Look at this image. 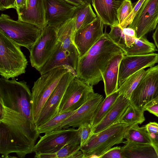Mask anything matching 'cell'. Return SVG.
I'll return each instance as SVG.
<instances>
[{
	"label": "cell",
	"mask_w": 158,
	"mask_h": 158,
	"mask_svg": "<svg viewBox=\"0 0 158 158\" xmlns=\"http://www.w3.org/2000/svg\"><path fill=\"white\" fill-rule=\"evenodd\" d=\"M40 134L35 124L20 113L0 103V154L23 158L33 152Z\"/></svg>",
	"instance_id": "6da1fadb"
},
{
	"label": "cell",
	"mask_w": 158,
	"mask_h": 158,
	"mask_svg": "<svg viewBox=\"0 0 158 158\" xmlns=\"http://www.w3.org/2000/svg\"><path fill=\"white\" fill-rule=\"evenodd\" d=\"M125 52L105 32L83 56L79 57L76 69L77 77L92 86L103 80L102 75L111 59Z\"/></svg>",
	"instance_id": "7a4b0ae2"
},
{
	"label": "cell",
	"mask_w": 158,
	"mask_h": 158,
	"mask_svg": "<svg viewBox=\"0 0 158 158\" xmlns=\"http://www.w3.org/2000/svg\"><path fill=\"white\" fill-rule=\"evenodd\" d=\"M0 103L20 113L35 123L32 114L31 92L27 82L0 79Z\"/></svg>",
	"instance_id": "3957f363"
},
{
	"label": "cell",
	"mask_w": 158,
	"mask_h": 158,
	"mask_svg": "<svg viewBox=\"0 0 158 158\" xmlns=\"http://www.w3.org/2000/svg\"><path fill=\"white\" fill-rule=\"evenodd\" d=\"M70 71L75 76L76 70L72 68L62 66L54 68L41 75L35 81L31 89L32 114L35 123L50 96L56 87L63 76Z\"/></svg>",
	"instance_id": "277c9868"
},
{
	"label": "cell",
	"mask_w": 158,
	"mask_h": 158,
	"mask_svg": "<svg viewBox=\"0 0 158 158\" xmlns=\"http://www.w3.org/2000/svg\"><path fill=\"white\" fill-rule=\"evenodd\" d=\"M21 46L0 30V74L9 79L26 73L28 61Z\"/></svg>",
	"instance_id": "5b68a950"
},
{
	"label": "cell",
	"mask_w": 158,
	"mask_h": 158,
	"mask_svg": "<svg viewBox=\"0 0 158 158\" xmlns=\"http://www.w3.org/2000/svg\"><path fill=\"white\" fill-rule=\"evenodd\" d=\"M130 126L118 123L98 133H93L80 150L84 158H98L113 146L123 142L126 131Z\"/></svg>",
	"instance_id": "8992f818"
},
{
	"label": "cell",
	"mask_w": 158,
	"mask_h": 158,
	"mask_svg": "<svg viewBox=\"0 0 158 158\" xmlns=\"http://www.w3.org/2000/svg\"><path fill=\"white\" fill-rule=\"evenodd\" d=\"M0 30L14 42L29 51L42 30L28 22L14 20L4 14L0 17Z\"/></svg>",
	"instance_id": "52a82bcc"
},
{
	"label": "cell",
	"mask_w": 158,
	"mask_h": 158,
	"mask_svg": "<svg viewBox=\"0 0 158 158\" xmlns=\"http://www.w3.org/2000/svg\"><path fill=\"white\" fill-rule=\"evenodd\" d=\"M78 128H69L55 130L40 135V139L34 147L35 154L55 153L65 146L80 143Z\"/></svg>",
	"instance_id": "ba28073f"
},
{
	"label": "cell",
	"mask_w": 158,
	"mask_h": 158,
	"mask_svg": "<svg viewBox=\"0 0 158 158\" xmlns=\"http://www.w3.org/2000/svg\"><path fill=\"white\" fill-rule=\"evenodd\" d=\"M58 41L56 29L46 26L29 51L31 66L39 71L52 54Z\"/></svg>",
	"instance_id": "9c48e42d"
},
{
	"label": "cell",
	"mask_w": 158,
	"mask_h": 158,
	"mask_svg": "<svg viewBox=\"0 0 158 158\" xmlns=\"http://www.w3.org/2000/svg\"><path fill=\"white\" fill-rule=\"evenodd\" d=\"M94 91L92 86L75 76L65 92L58 114L76 110L86 102Z\"/></svg>",
	"instance_id": "30bf717a"
},
{
	"label": "cell",
	"mask_w": 158,
	"mask_h": 158,
	"mask_svg": "<svg viewBox=\"0 0 158 158\" xmlns=\"http://www.w3.org/2000/svg\"><path fill=\"white\" fill-rule=\"evenodd\" d=\"M158 96V65L150 67L133 92L130 104L141 109Z\"/></svg>",
	"instance_id": "8fae6325"
},
{
	"label": "cell",
	"mask_w": 158,
	"mask_h": 158,
	"mask_svg": "<svg viewBox=\"0 0 158 158\" xmlns=\"http://www.w3.org/2000/svg\"><path fill=\"white\" fill-rule=\"evenodd\" d=\"M158 23V0H145L128 27L134 30L137 38L155 29Z\"/></svg>",
	"instance_id": "7c38bea8"
},
{
	"label": "cell",
	"mask_w": 158,
	"mask_h": 158,
	"mask_svg": "<svg viewBox=\"0 0 158 158\" xmlns=\"http://www.w3.org/2000/svg\"><path fill=\"white\" fill-rule=\"evenodd\" d=\"M103 99L102 95L94 91L92 92L86 102L74 111L55 130L70 127L78 128L85 123L91 124L96 110Z\"/></svg>",
	"instance_id": "4fadbf2b"
},
{
	"label": "cell",
	"mask_w": 158,
	"mask_h": 158,
	"mask_svg": "<svg viewBox=\"0 0 158 158\" xmlns=\"http://www.w3.org/2000/svg\"><path fill=\"white\" fill-rule=\"evenodd\" d=\"M75 76L71 72L66 73L46 101L35 124L36 127L45 123L58 114L60 104L70 82Z\"/></svg>",
	"instance_id": "5bb4252c"
},
{
	"label": "cell",
	"mask_w": 158,
	"mask_h": 158,
	"mask_svg": "<svg viewBox=\"0 0 158 158\" xmlns=\"http://www.w3.org/2000/svg\"><path fill=\"white\" fill-rule=\"evenodd\" d=\"M104 25L101 19L97 17L92 23L76 32L72 40L79 57L85 55L103 35Z\"/></svg>",
	"instance_id": "9a60e30c"
},
{
	"label": "cell",
	"mask_w": 158,
	"mask_h": 158,
	"mask_svg": "<svg viewBox=\"0 0 158 158\" xmlns=\"http://www.w3.org/2000/svg\"><path fill=\"white\" fill-rule=\"evenodd\" d=\"M158 62V53L139 56H124L119 66L118 83L120 86L129 76L142 69L151 67Z\"/></svg>",
	"instance_id": "2e32d148"
},
{
	"label": "cell",
	"mask_w": 158,
	"mask_h": 158,
	"mask_svg": "<svg viewBox=\"0 0 158 158\" xmlns=\"http://www.w3.org/2000/svg\"><path fill=\"white\" fill-rule=\"evenodd\" d=\"M47 25L56 29L73 17L76 7L64 0H44Z\"/></svg>",
	"instance_id": "e0dca14e"
},
{
	"label": "cell",
	"mask_w": 158,
	"mask_h": 158,
	"mask_svg": "<svg viewBox=\"0 0 158 158\" xmlns=\"http://www.w3.org/2000/svg\"><path fill=\"white\" fill-rule=\"evenodd\" d=\"M17 12L19 20L34 24L42 30L47 25L44 0H26L25 8Z\"/></svg>",
	"instance_id": "ac0fdd59"
},
{
	"label": "cell",
	"mask_w": 158,
	"mask_h": 158,
	"mask_svg": "<svg viewBox=\"0 0 158 158\" xmlns=\"http://www.w3.org/2000/svg\"><path fill=\"white\" fill-rule=\"evenodd\" d=\"M125 0H91L98 17L104 25L111 26L119 23L117 10Z\"/></svg>",
	"instance_id": "d6986e66"
},
{
	"label": "cell",
	"mask_w": 158,
	"mask_h": 158,
	"mask_svg": "<svg viewBox=\"0 0 158 158\" xmlns=\"http://www.w3.org/2000/svg\"><path fill=\"white\" fill-rule=\"evenodd\" d=\"M130 103V100L120 95L107 114L98 124L93 127V133H98L118 123V120Z\"/></svg>",
	"instance_id": "ffe728a7"
},
{
	"label": "cell",
	"mask_w": 158,
	"mask_h": 158,
	"mask_svg": "<svg viewBox=\"0 0 158 158\" xmlns=\"http://www.w3.org/2000/svg\"><path fill=\"white\" fill-rule=\"evenodd\" d=\"M58 41L62 48L68 52L77 62L79 58L77 50L72 41L75 34L74 17L69 19L56 29Z\"/></svg>",
	"instance_id": "44dd1931"
},
{
	"label": "cell",
	"mask_w": 158,
	"mask_h": 158,
	"mask_svg": "<svg viewBox=\"0 0 158 158\" xmlns=\"http://www.w3.org/2000/svg\"><path fill=\"white\" fill-rule=\"evenodd\" d=\"M125 56L123 53L114 56L110 61L102 75L106 96L118 90V75L120 62Z\"/></svg>",
	"instance_id": "7402d4cb"
},
{
	"label": "cell",
	"mask_w": 158,
	"mask_h": 158,
	"mask_svg": "<svg viewBox=\"0 0 158 158\" xmlns=\"http://www.w3.org/2000/svg\"><path fill=\"white\" fill-rule=\"evenodd\" d=\"M77 64L72 56L62 48L60 43L58 41L52 54L39 72L42 75L54 68L62 66H67L76 70Z\"/></svg>",
	"instance_id": "603a6c76"
},
{
	"label": "cell",
	"mask_w": 158,
	"mask_h": 158,
	"mask_svg": "<svg viewBox=\"0 0 158 158\" xmlns=\"http://www.w3.org/2000/svg\"><path fill=\"white\" fill-rule=\"evenodd\" d=\"M125 145L121 147L125 158H158L152 144L123 141Z\"/></svg>",
	"instance_id": "cb8c5ba5"
},
{
	"label": "cell",
	"mask_w": 158,
	"mask_h": 158,
	"mask_svg": "<svg viewBox=\"0 0 158 158\" xmlns=\"http://www.w3.org/2000/svg\"><path fill=\"white\" fill-rule=\"evenodd\" d=\"M97 17L90 4H84L77 7L73 16L75 19V33L78 30L93 22Z\"/></svg>",
	"instance_id": "d4e9b609"
},
{
	"label": "cell",
	"mask_w": 158,
	"mask_h": 158,
	"mask_svg": "<svg viewBox=\"0 0 158 158\" xmlns=\"http://www.w3.org/2000/svg\"><path fill=\"white\" fill-rule=\"evenodd\" d=\"M125 56L143 55L154 53L157 51L156 46L144 36L136 38L134 44L130 47L124 48Z\"/></svg>",
	"instance_id": "484cf974"
},
{
	"label": "cell",
	"mask_w": 158,
	"mask_h": 158,
	"mask_svg": "<svg viewBox=\"0 0 158 158\" xmlns=\"http://www.w3.org/2000/svg\"><path fill=\"white\" fill-rule=\"evenodd\" d=\"M120 95L118 90L102 100L96 110L93 116L91 124L94 127L98 124L106 116L112 108Z\"/></svg>",
	"instance_id": "4316f807"
},
{
	"label": "cell",
	"mask_w": 158,
	"mask_h": 158,
	"mask_svg": "<svg viewBox=\"0 0 158 158\" xmlns=\"http://www.w3.org/2000/svg\"><path fill=\"white\" fill-rule=\"evenodd\" d=\"M138 125L135 124L128 126L124 139L127 142L152 144L145 126L139 127Z\"/></svg>",
	"instance_id": "83f0119b"
},
{
	"label": "cell",
	"mask_w": 158,
	"mask_h": 158,
	"mask_svg": "<svg viewBox=\"0 0 158 158\" xmlns=\"http://www.w3.org/2000/svg\"><path fill=\"white\" fill-rule=\"evenodd\" d=\"M146 71L142 69L132 74L119 87L118 90L120 95L130 100L131 95L143 77Z\"/></svg>",
	"instance_id": "f1b7e54d"
},
{
	"label": "cell",
	"mask_w": 158,
	"mask_h": 158,
	"mask_svg": "<svg viewBox=\"0 0 158 158\" xmlns=\"http://www.w3.org/2000/svg\"><path fill=\"white\" fill-rule=\"evenodd\" d=\"M143 109L136 107L130 104L118 121V123L127 124L129 126L141 124L145 120Z\"/></svg>",
	"instance_id": "f546056e"
},
{
	"label": "cell",
	"mask_w": 158,
	"mask_h": 158,
	"mask_svg": "<svg viewBox=\"0 0 158 158\" xmlns=\"http://www.w3.org/2000/svg\"><path fill=\"white\" fill-rule=\"evenodd\" d=\"M111 30L108 35L116 44L123 49L125 47H130L134 44L136 37H132L125 34L119 23L110 26Z\"/></svg>",
	"instance_id": "4dcf8cb0"
},
{
	"label": "cell",
	"mask_w": 158,
	"mask_h": 158,
	"mask_svg": "<svg viewBox=\"0 0 158 158\" xmlns=\"http://www.w3.org/2000/svg\"><path fill=\"white\" fill-rule=\"evenodd\" d=\"M80 143H74L68 144L52 153L35 154V158H71L75 152L80 150Z\"/></svg>",
	"instance_id": "1f68e13d"
},
{
	"label": "cell",
	"mask_w": 158,
	"mask_h": 158,
	"mask_svg": "<svg viewBox=\"0 0 158 158\" xmlns=\"http://www.w3.org/2000/svg\"><path fill=\"white\" fill-rule=\"evenodd\" d=\"M74 111L58 113L48 121L37 127L39 133L40 134L45 133L55 130Z\"/></svg>",
	"instance_id": "d6a6232c"
},
{
	"label": "cell",
	"mask_w": 158,
	"mask_h": 158,
	"mask_svg": "<svg viewBox=\"0 0 158 158\" xmlns=\"http://www.w3.org/2000/svg\"><path fill=\"white\" fill-rule=\"evenodd\" d=\"M81 148L89 140L93 134V127L91 124L85 123L78 127Z\"/></svg>",
	"instance_id": "836d02e7"
},
{
	"label": "cell",
	"mask_w": 158,
	"mask_h": 158,
	"mask_svg": "<svg viewBox=\"0 0 158 158\" xmlns=\"http://www.w3.org/2000/svg\"><path fill=\"white\" fill-rule=\"evenodd\" d=\"M133 8L130 0H125L117 10V18L119 24L128 16Z\"/></svg>",
	"instance_id": "e575fe53"
},
{
	"label": "cell",
	"mask_w": 158,
	"mask_h": 158,
	"mask_svg": "<svg viewBox=\"0 0 158 158\" xmlns=\"http://www.w3.org/2000/svg\"><path fill=\"white\" fill-rule=\"evenodd\" d=\"M145 0H139L137 2L130 15L119 24L122 28L127 27L132 23Z\"/></svg>",
	"instance_id": "d590c367"
},
{
	"label": "cell",
	"mask_w": 158,
	"mask_h": 158,
	"mask_svg": "<svg viewBox=\"0 0 158 158\" xmlns=\"http://www.w3.org/2000/svg\"><path fill=\"white\" fill-rule=\"evenodd\" d=\"M100 158H125L122 154L121 147L116 146L110 149Z\"/></svg>",
	"instance_id": "8d00e7d4"
},
{
	"label": "cell",
	"mask_w": 158,
	"mask_h": 158,
	"mask_svg": "<svg viewBox=\"0 0 158 158\" xmlns=\"http://www.w3.org/2000/svg\"><path fill=\"white\" fill-rule=\"evenodd\" d=\"M10 8L16 9V0H0L1 10Z\"/></svg>",
	"instance_id": "74e56055"
},
{
	"label": "cell",
	"mask_w": 158,
	"mask_h": 158,
	"mask_svg": "<svg viewBox=\"0 0 158 158\" xmlns=\"http://www.w3.org/2000/svg\"><path fill=\"white\" fill-rule=\"evenodd\" d=\"M148 134H158V123L156 122H150L145 125Z\"/></svg>",
	"instance_id": "f35d334b"
},
{
	"label": "cell",
	"mask_w": 158,
	"mask_h": 158,
	"mask_svg": "<svg viewBox=\"0 0 158 158\" xmlns=\"http://www.w3.org/2000/svg\"><path fill=\"white\" fill-rule=\"evenodd\" d=\"M144 111L147 110L158 117V104H147L143 107Z\"/></svg>",
	"instance_id": "ab89813d"
},
{
	"label": "cell",
	"mask_w": 158,
	"mask_h": 158,
	"mask_svg": "<svg viewBox=\"0 0 158 158\" xmlns=\"http://www.w3.org/2000/svg\"><path fill=\"white\" fill-rule=\"evenodd\" d=\"M151 142L152 145L153 147L158 156V134H149Z\"/></svg>",
	"instance_id": "60d3db41"
},
{
	"label": "cell",
	"mask_w": 158,
	"mask_h": 158,
	"mask_svg": "<svg viewBox=\"0 0 158 158\" xmlns=\"http://www.w3.org/2000/svg\"><path fill=\"white\" fill-rule=\"evenodd\" d=\"M123 31L126 35L132 37H136L135 32L133 29L127 27L123 28Z\"/></svg>",
	"instance_id": "b9f144b4"
},
{
	"label": "cell",
	"mask_w": 158,
	"mask_h": 158,
	"mask_svg": "<svg viewBox=\"0 0 158 158\" xmlns=\"http://www.w3.org/2000/svg\"><path fill=\"white\" fill-rule=\"evenodd\" d=\"M26 0H16V10L18 11L25 8Z\"/></svg>",
	"instance_id": "7bdbcfd3"
},
{
	"label": "cell",
	"mask_w": 158,
	"mask_h": 158,
	"mask_svg": "<svg viewBox=\"0 0 158 158\" xmlns=\"http://www.w3.org/2000/svg\"><path fill=\"white\" fill-rule=\"evenodd\" d=\"M155 44L158 49V25L157 26L156 30L152 35Z\"/></svg>",
	"instance_id": "ee69618b"
},
{
	"label": "cell",
	"mask_w": 158,
	"mask_h": 158,
	"mask_svg": "<svg viewBox=\"0 0 158 158\" xmlns=\"http://www.w3.org/2000/svg\"><path fill=\"white\" fill-rule=\"evenodd\" d=\"M70 4L76 7L85 4L80 0H64Z\"/></svg>",
	"instance_id": "f6af8a7d"
},
{
	"label": "cell",
	"mask_w": 158,
	"mask_h": 158,
	"mask_svg": "<svg viewBox=\"0 0 158 158\" xmlns=\"http://www.w3.org/2000/svg\"><path fill=\"white\" fill-rule=\"evenodd\" d=\"M147 104H158V96L154 99L149 102Z\"/></svg>",
	"instance_id": "bcb514c9"
},
{
	"label": "cell",
	"mask_w": 158,
	"mask_h": 158,
	"mask_svg": "<svg viewBox=\"0 0 158 158\" xmlns=\"http://www.w3.org/2000/svg\"><path fill=\"white\" fill-rule=\"evenodd\" d=\"M85 4H91V0H80Z\"/></svg>",
	"instance_id": "7dc6e473"
}]
</instances>
